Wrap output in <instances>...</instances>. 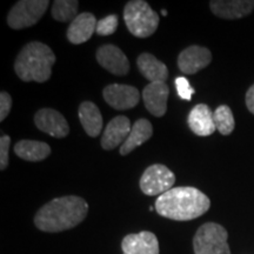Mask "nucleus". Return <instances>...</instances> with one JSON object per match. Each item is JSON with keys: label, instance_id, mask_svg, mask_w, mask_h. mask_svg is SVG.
Returning a JSON list of instances; mask_svg holds the SVG:
<instances>
[{"label": "nucleus", "instance_id": "nucleus-1", "mask_svg": "<svg viewBox=\"0 0 254 254\" xmlns=\"http://www.w3.org/2000/svg\"><path fill=\"white\" fill-rule=\"evenodd\" d=\"M88 204L77 195L51 200L37 212L34 224L43 232L58 233L75 227L86 218Z\"/></svg>", "mask_w": 254, "mask_h": 254}, {"label": "nucleus", "instance_id": "nucleus-2", "mask_svg": "<svg viewBox=\"0 0 254 254\" xmlns=\"http://www.w3.org/2000/svg\"><path fill=\"white\" fill-rule=\"evenodd\" d=\"M208 196L195 187H173L155 200V211L161 217L189 221L201 217L209 209Z\"/></svg>", "mask_w": 254, "mask_h": 254}, {"label": "nucleus", "instance_id": "nucleus-3", "mask_svg": "<svg viewBox=\"0 0 254 254\" xmlns=\"http://www.w3.org/2000/svg\"><path fill=\"white\" fill-rule=\"evenodd\" d=\"M56 63L53 51L39 41L27 44L20 51L14 63V71L23 81L45 82L52 75Z\"/></svg>", "mask_w": 254, "mask_h": 254}, {"label": "nucleus", "instance_id": "nucleus-4", "mask_svg": "<svg viewBox=\"0 0 254 254\" xmlns=\"http://www.w3.org/2000/svg\"><path fill=\"white\" fill-rule=\"evenodd\" d=\"M124 20L133 36L148 38L155 33L159 25V15L142 0L128 1L124 8Z\"/></svg>", "mask_w": 254, "mask_h": 254}, {"label": "nucleus", "instance_id": "nucleus-5", "mask_svg": "<svg viewBox=\"0 0 254 254\" xmlns=\"http://www.w3.org/2000/svg\"><path fill=\"white\" fill-rule=\"evenodd\" d=\"M226 228L217 222H206L193 238L194 254H231Z\"/></svg>", "mask_w": 254, "mask_h": 254}, {"label": "nucleus", "instance_id": "nucleus-6", "mask_svg": "<svg viewBox=\"0 0 254 254\" xmlns=\"http://www.w3.org/2000/svg\"><path fill=\"white\" fill-rule=\"evenodd\" d=\"M49 5L47 0H20L8 12V26L13 30L33 26L45 14Z\"/></svg>", "mask_w": 254, "mask_h": 254}, {"label": "nucleus", "instance_id": "nucleus-7", "mask_svg": "<svg viewBox=\"0 0 254 254\" xmlns=\"http://www.w3.org/2000/svg\"><path fill=\"white\" fill-rule=\"evenodd\" d=\"M176 183V176L170 168L161 164L151 165L140 178V190L142 193L150 196H160L167 190H172Z\"/></svg>", "mask_w": 254, "mask_h": 254}, {"label": "nucleus", "instance_id": "nucleus-8", "mask_svg": "<svg viewBox=\"0 0 254 254\" xmlns=\"http://www.w3.org/2000/svg\"><path fill=\"white\" fill-rule=\"evenodd\" d=\"M104 99L116 110H129L135 107L140 100V94L135 87L123 84H111L103 91Z\"/></svg>", "mask_w": 254, "mask_h": 254}, {"label": "nucleus", "instance_id": "nucleus-9", "mask_svg": "<svg viewBox=\"0 0 254 254\" xmlns=\"http://www.w3.org/2000/svg\"><path fill=\"white\" fill-rule=\"evenodd\" d=\"M212 62L211 51L206 47L193 45L187 47L178 57V67L184 74H195Z\"/></svg>", "mask_w": 254, "mask_h": 254}, {"label": "nucleus", "instance_id": "nucleus-10", "mask_svg": "<svg viewBox=\"0 0 254 254\" xmlns=\"http://www.w3.org/2000/svg\"><path fill=\"white\" fill-rule=\"evenodd\" d=\"M97 62L105 69L114 75H126L129 72V62L119 47L116 45H103L97 51Z\"/></svg>", "mask_w": 254, "mask_h": 254}, {"label": "nucleus", "instance_id": "nucleus-11", "mask_svg": "<svg viewBox=\"0 0 254 254\" xmlns=\"http://www.w3.org/2000/svg\"><path fill=\"white\" fill-rule=\"evenodd\" d=\"M34 124L40 131L55 138H65L69 133V126L62 113L52 109H41L34 116Z\"/></svg>", "mask_w": 254, "mask_h": 254}, {"label": "nucleus", "instance_id": "nucleus-12", "mask_svg": "<svg viewBox=\"0 0 254 254\" xmlns=\"http://www.w3.org/2000/svg\"><path fill=\"white\" fill-rule=\"evenodd\" d=\"M168 95H170V88L164 81L150 82L142 91V99L146 109L158 118L166 113Z\"/></svg>", "mask_w": 254, "mask_h": 254}, {"label": "nucleus", "instance_id": "nucleus-13", "mask_svg": "<svg viewBox=\"0 0 254 254\" xmlns=\"http://www.w3.org/2000/svg\"><path fill=\"white\" fill-rule=\"evenodd\" d=\"M122 250L123 254H159V241L154 233L142 231L124 238Z\"/></svg>", "mask_w": 254, "mask_h": 254}, {"label": "nucleus", "instance_id": "nucleus-14", "mask_svg": "<svg viewBox=\"0 0 254 254\" xmlns=\"http://www.w3.org/2000/svg\"><path fill=\"white\" fill-rule=\"evenodd\" d=\"M131 129V122L127 117H116L105 128L104 134L101 136V147L106 151H111L118 147L119 145H123L128 138Z\"/></svg>", "mask_w": 254, "mask_h": 254}, {"label": "nucleus", "instance_id": "nucleus-15", "mask_svg": "<svg viewBox=\"0 0 254 254\" xmlns=\"http://www.w3.org/2000/svg\"><path fill=\"white\" fill-rule=\"evenodd\" d=\"M97 18L88 12H82L69 24L67 28V39L74 45L86 43L97 30Z\"/></svg>", "mask_w": 254, "mask_h": 254}, {"label": "nucleus", "instance_id": "nucleus-16", "mask_svg": "<svg viewBox=\"0 0 254 254\" xmlns=\"http://www.w3.org/2000/svg\"><path fill=\"white\" fill-rule=\"evenodd\" d=\"M212 12L222 19H239L254 9V0H213L209 2Z\"/></svg>", "mask_w": 254, "mask_h": 254}, {"label": "nucleus", "instance_id": "nucleus-17", "mask_svg": "<svg viewBox=\"0 0 254 254\" xmlns=\"http://www.w3.org/2000/svg\"><path fill=\"white\" fill-rule=\"evenodd\" d=\"M187 124H189L190 131L199 136H208L213 134L217 129L213 113L205 104L196 105L190 110L189 118H187Z\"/></svg>", "mask_w": 254, "mask_h": 254}, {"label": "nucleus", "instance_id": "nucleus-18", "mask_svg": "<svg viewBox=\"0 0 254 254\" xmlns=\"http://www.w3.org/2000/svg\"><path fill=\"white\" fill-rule=\"evenodd\" d=\"M139 71L151 82L164 81L168 78L167 66L151 53H141L136 60Z\"/></svg>", "mask_w": 254, "mask_h": 254}, {"label": "nucleus", "instance_id": "nucleus-19", "mask_svg": "<svg viewBox=\"0 0 254 254\" xmlns=\"http://www.w3.org/2000/svg\"><path fill=\"white\" fill-rule=\"evenodd\" d=\"M153 134V127L147 119H139L132 126L128 138L120 146V154L127 155L135 150L138 146L144 144Z\"/></svg>", "mask_w": 254, "mask_h": 254}, {"label": "nucleus", "instance_id": "nucleus-20", "mask_svg": "<svg viewBox=\"0 0 254 254\" xmlns=\"http://www.w3.org/2000/svg\"><path fill=\"white\" fill-rule=\"evenodd\" d=\"M79 119L85 132L92 138L99 135L103 128V117L98 106L92 101H84L79 106Z\"/></svg>", "mask_w": 254, "mask_h": 254}, {"label": "nucleus", "instance_id": "nucleus-21", "mask_svg": "<svg viewBox=\"0 0 254 254\" xmlns=\"http://www.w3.org/2000/svg\"><path fill=\"white\" fill-rule=\"evenodd\" d=\"M14 153L27 161H41L51 154L49 144L37 140H20L14 145Z\"/></svg>", "mask_w": 254, "mask_h": 254}, {"label": "nucleus", "instance_id": "nucleus-22", "mask_svg": "<svg viewBox=\"0 0 254 254\" xmlns=\"http://www.w3.org/2000/svg\"><path fill=\"white\" fill-rule=\"evenodd\" d=\"M79 2L77 0H56L52 5L51 14L56 20L62 23L74 20L78 17Z\"/></svg>", "mask_w": 254, "mask_h": 254}, {"label": "nucleus", "instance_id": "nucleus-23", "mask_svg": "<svg viewBox=\"0 0 254 254\" xmlns=\"http://www.w3.org/2000/svg\"><path fill=\"white\" fill-rule=\"evenodd\" d=\"M213 119L215 124V128L221 133L222 135H228L233 132L234 126V117L231 109L226 105L219 106L213 113Z\"/></svg>", "mask_w": 254, "mask_h": 254}, {"label": "nucleus", "instance_id": "nucleus-24", "mask_svg": "<svg viewBox=\"0 0 254 254\" xmlns=\"http://www.w3.org/2000/svg\"><path fill=\"white\" fill-rule=\"evenodd\" d=\"M119 20L118 17L116 14H110L107 17L101 19V20L98 21L97 24V30H95V33L99 34V36H111L116 32L117 27H118Z\"/></svg>", "mask_w": 254, "mask_h": 254}, {"label": "nucleus", "instance_id": "nucleus-25", "mask_svg": "<svg viewBox=\"0 0 254 254\" xmlns=\"http://www.w3.org/2000/svg\"><path fill=\"white\" fill-rule=\"evenodd\" d=\"M176 87L178 95H179L182 99L190 101L192 95L194 94V88L190 86V81L187 80L185 77H178L176 79Z\"/></svg>", "mask_w": 254, "mask_h": 254}, {"label": "nucleus", "instance_id": "nucleus-26", "mask_svg": "<svg viewBox=\"0 0 254 254\" xmlns=\"http://www.w3.org/2000/svg\"><path fill=\"white\" fill-rule=\"evenodd\" d=\"M11 145V138L2 135L0 138V170L4 171L8 166V150Z\"/></svg>", "mask_w": 254, "mask_h": 254}, {"label": "nucleus", "instance_id": "nucleus-27", "mask_svg": "<svg viewBox=\"0 0 254 254\" xmlns=\"http://www.w3.org/2000/svg\"><path fill=\"white\" fill-rule=\"evenodd\" d=\"M12 107V98L7 92L0 93V122H4L7 118L9 111Z\"/></svg>", "mask_w": 254, "mask_h": 254}, {"label": "nucleus", "instance_id": "nucleus-28", "mask_svg": "<svg viewBox=\"0 0 254 254\" xmlns=\"http://www.w3.org/2000/svg\"><path fill=\"white\" fill-rule=\"evenodd\" d=\"M246 106L250 112L254 114V85L249 88L246 93Z\"/></svg>", "mask_w": 254, "mask_h": 254}, {"label": "nucleus", "instance_id": "nucleus-29", "mask_svg": "<svg viewBox=\"0 0 254 254\" xmlns=\"http://www.w3.org/2000/svg\"><path fill=\"white\" fill-rule=\"evenodd\" d=\"M161 14H163L164 17H166V15H167V11H166V9H161Z\"/></svg>", "mask_w": 254, "mask_h": 254}]
</instances>
